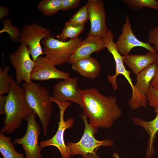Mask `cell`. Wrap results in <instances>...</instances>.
Instances as JSON below:
<instances>
[{
  "instance_id": "20",
  "label": "cell",
  "mask_w": 158,
  "mask_h": 158,
  "mask_svg": "<svg viewBox=\"0 0 158 158\" xmlns=\"http://www.w3.org/2000/svg\"><path fill=\"white\" fill-rule=\"evenodd\" d=\"M0 152L4 158H25L16 151L11 138L4 134H0Z\"/></svg>"
},
{
  "instance_id": "21",
  "label": "cell",
  "mask_w": 158,
  "mask_h": 158,
  "mask_svg": "<svg viewBox=\"0 0 158 158\" xmlns=\"http://www.w3.org/2000/svg\"><path fill=\"white\" fill-rule=\"evenodd\" d=\"M62 0H43L39 2L38 10L45 16H52L61 10Z\"/></svg>"
},
{
  "instance_id": "13",
  "label": "cell",
  "mask_w": 158,
  "mask_h": 158,
  "mask_svg": "<svg viewBox=\"0 0 158 158\" xmlns=\"http://www.w3.org/2000/svg\"><path fill=\"white\" fill-rule=\"evenodd\" d=\"M126 21L121 34L115 43L117 50L123 56L128 55L131 49L136 47H144L149 51H155L150 44L139 40L134 35L128 17L125 14Z\"/></svg>"
},
{
  "instance_id": "11",
  "label": "cell",
  "mask_w": 158,
  "mask_h": 158,
  "mask_svg": "<svg viewBox=\"0 0 158 158\" xmlns=\"http://www.w3.org/2000/svg\"><path fill=\"white\" fill-rule=\"evenodd\" d=\"M86 4L90 23L87 35L102 37L109 30L104 3L102 0H88Z\"/></svg>"
},
{
  "instance_id": "25",
  "label": "cell",
  "mask_w": 158,
  "mask_h": 158,
  "mask_svg": "<svg viewBox=\"0 0 158 158\" xmlns=\"http://www.w3.org/2000/svg\"><path fill=\"white\" fill-rule=\"evenodd\" d=\"M89 20L87 5L80 8L66 24L74 25H84Z\"/></svg>"
},
{
  "instance_id": "7",
  "label": "cell",
  "mask_w": 158,
  "mask_h": 158,
  "mask_svg": "<svg viewBox=\"0 0 158 158\" xmlns=\"http://www.w3.org/2000/svg\"><path fill=\"white\" fill-rule=\"evenodd\" d=\"M51 32L50 30L36 23L23 26L19 42L28 47L29 53L34 61L43 54L41 45V41L50 35Z\"/></svg>"
},
{
  "instance_id": "31",
  "label": "cell",
  "mask_w": 158,
  "mask_h": 158,
  "mask_svg": "<svg viewBox=\"0 0 158 158\" xmlns=\"http://www.w3.org/2000/svg\"><path fill=\"white\" fill-rule=\"evenodd\" d=\"M6 96L0 95V114H5V107Z\"/></svg>"
},
{
  "instance_id": "33",
  "label": "cell",
  "mask_w": 158,
  "mask_h": 158,
  "mask_svg": "<svg viewBox=\"0 0 158 158\" xmlns=\"http://www.w3.org/2000/svg\"><path fill=\"white\" fill-rule=\"evenodd\" d=\"M112 155L114 158H120L117 153H114Z\"/></svg>"
},
{
  "instance_id": "10",
  "label": "cell",
  "mask_w": 158,
  "mask_h": 158,
  "mask_svg": "<svg viewBox=\"0 0 158 158\" xmlns=\"http://www.w3.org/2000/svg\"><path fill=\"white\" fill-rule=\"evenodd\" d=\"M8 58L15 70L17 84L20 85L22 81L32 83L31 75L35 62L30 57L28 47L20 44L15 52L8 54Z\"/></svg>"
},
{
  "instance_id": "34",
  "label": "cell",
  "mask_w": 158,
  "mask_h": 158,
  "mask_svg": "<svg viewBox=\"0 0 158 158\" xmlns=\"http://www.w3.org/2000/svg\"><path fill=\"white\" fill-rule=\"evenodd\" d=\"M51 158H56V157H51Z\"/></svg>"
},
{
  "instance_id": "12",
  "label": "cell",
  "mask_w": 158,
  "mask_h": 158,
  "mask_svg": "<svg viewBox=\"0 0 158 158\" xmlns=\"http://www.w3.org/2000/svg\"><path fill=\"white\" fill-rule=\"evenodd\" d=\"M114 35L112 32H108L102 38L104 41L105 48L112 55L116 64V73L114 75H109L107 76V80L110 83L114 88V90H117L118 87L116 83V78L119 74L123 75L130 84L132 91L134 85L130 77L131 72L127 70L124 65L123 56L119 53L114 42Z\"/></svg>"
},
{
  "instance_id": "2",
  "label": "cell",
  "mask_w": 158,
  "mask_h": 158,
  "mask_svg": "<svg viewBox=\"0 0 158 158\" xmlns=\"http://www.w3.org/2000/svg\"><path fill=\"white\" fill-rule=\"evenodd\" d=\"M10 89L6 96L4 126L0 134H10L19 128L23 120H26L32 112L28 106L24 90L10 76Z\"/></svg>"
},
{
  "instance_id": "30",
  "label": "cell",
  "mask_w": 158,
  "mask_h": 158,
  "mask_svg": "<svg viewBox=\"0 0 158 158\" xmlns=\"http://www.w3.org/2000/svg\"><path fill=\"white\" fill-rule=\"evenodd\" d=\"M157 68L154 76L151 81L150 85L155 90L158 91V53L157 55Z\"/></svg>"
},
{
  "instance_id": "26",
  "label": "cell",
  "mask_w": 158,
  "mask_h": 158,
  "mask_svg": "<svg viewBox=\"0 0 158 158\" xmlns=\"http://www.w3.org/2000/svg\"><path fill=\"white\" fill-rule=\"evenodd\" d=\"M9 71L8 65L4 68H0V95L8 93L9 91L11 76L9 75Z\"/></svg>"
},
{
  "instance_id": "1",
  "label": "cell",
  "mask_w": 158,
  "mask_h": 158,
  "mask_svg": "<svg viewBox=\"0 0 158 158\" xmlns=\"http://www.w3.org/2000/svg\"><path fill=\"white\" fill-rule=\"evenodd\" d=\"M78 89L82 97L83 112L92 126L109 128L121 116L122 110L117 104L116 97L106 96L94 88Z\"/></svg>"
},
{
  "instance_id": "29",
  "label": "cell",
  "mask_w": 158,
  "mask_h": 158,
  "mask_svg": "<svg viewBox=\"0 0 158 158\" xmlns=\"http://www.w3.org/2000/svg\"><path fill=\"white\" fill-rule=\"evenodd\" d=\"M61 10L68 11L78 7L81 1L80 0H62Z\"/></svg>"
},
{
  "instance_id": "23",
  "label": "cell",
  "mask_w": 158,
  "mask_h": 158,
  "mask_svg": "<svg viewBox=\"0 0 158 158\" xmlns=\"http://www.w3.org/2000/svg\"><path fill=\"white\" fill-rule=\"evenodd\" d=\"M121 2L133 10H139L146 7L158 10V1L156 0H123Z\"/></svg>"
},
{
  "instance_id": "6",
  "label": "cell",
  "mask_w": 158,
  "mask_h": 158,
  "mask_svg": "<svg viewBox=\"0 0 158 158\" xmlns=\"http://www.w3.org/2000/svg\"><path fill=\"white\" fill-rule=\"evenodd\" d=\"M51 99L52 102L57 104L59 109V121L58 122V128L53 137L49 139L40 141V145L42 148L49 146H54L59 151L61 158H71L68 147L65 143L64 135L66 129H70L73 126L74 119L71 118L65 121L64 116L66 110L71 105V103L69 101L61 102L53 97H51Z\"/></svg>"
},
{
  "instance_id": "4",
  "label": "cell",
  "mask_w": 158,
  "mask_h": 158,
  "mask_svg": "<svg viewBox=\"0 0 158 158\" xmlns=\"http://www.w3.org/2000/svg\"><path fill=\"white\" fill-rule=\"evenodd\" d=\"M80 116L85 126L82 137L77 142H69L66 144L71 156L80 154L82 158H102L97 154L98 150L101 146H112L114 145V142L108 139L101 141L97 140L94 135L97 133L98 128L88 122V118L83 112Z\"/></svg>"
},
{
  "instance_id": "3",
  "label": "cell",
  "mask_w": 158,
  "mask_h": 158,
  "mask_svg": "<svg viewBox=\"0 0 158 158\" xmlns=\"http://www.w3.org/2000/svg\"><path fill=\"white\" fill-rule=\"evenodd\" d=\"M26 102L39 117L43 127V135L47 134L50 119L53 113L52 101L49 91L37 83L22 84Z\"/></svg>"
},
{
  "instance_id": "17",
  "label": "cell",
  "mask_w": 158,
  "mask_h": 158,
  "mask_svg": "<svg viewBox=\"0 0 158 158\" xmlns=\"http://www.w3.org/2000/svg\"><path fill=\"white\" fill-rule=\"evenodd\" d=\"M157 53L149 51L145 54L128 55L123 56V63L136 75L152 64L157 62Z\"/></svg>"
},
{
  "instance_id": "35",
  "label": "cell",
  "mask_w": 158,
  "mask_h": 158,
  "mask_svg": "<svg viewBox=\"0 0 158 158\" xmlns=\"http://www.w3.org/2000/svg\"></svg>"
},
{
  "instance_id": "22",
  "label": "cell",
  "mask_w": 158,
  "mask_h": 158,
  "mask_svg": "<svg viewBox=\"0 0 158 158\" xmlns=\"http://www.w3.org/2000/svg\"><path fill=\"white\" fill-rule=\"evenodd\" d=\"M85 25H74L65 24L62 32L56 36L58 40L66 41L68 38L73 40L79 37V35L83 32Z\"/></svg>"
},
{
  "instance_id": "8",
  "label": "cell",
  "mask_w": 158,
  "mask_h": 158,
  "mask_svg": "<svg viewBox=\"0 0 158 158\" xmlns=\"http://www.w3.org/2000/svg\"><path fill=\"white\" fill-rule=\"evenodd\" d=\"M36 115L32 112L26 119L27 128L22 137L14 139L15 144L21 145L25 153V158H42L41 152L42 148L38 143L40 134V126L35 119Z\"/></svg>"
},
{
  "instance_id": "9",
  "label": "cell",
  "mask_w": 158,
  "mask_h": 158,
  "mask_svg": "<svg viewBox=\"0 0 158 158\" xmlns=\"http://www.w3.org/2000/svg\"><path fill=\"white\" fill-rule=\"evenodd\" d=\"M157 62L145 69L137 75L136 83L134 85L132 96L128 101L130 108L135 110L145 108L148 104L146 94L157 68Z\"/></svg>"
},
{
  "instance_id": "5",
  "label": "cell",
  "mask_w": 158,
  "mask_h": 158,
  "mask_svg": "<svg viewBox=\"0 0 158 158\" xmlns=\"http://www.w3.org/2000/svg\"><path fill=\"white\" fill-rule=\"evenodd\" d=\"M82 41L79 37L63 42L55 39L54 36L51 34L43 38L41 43L43 54L56 66L67 62Z\"/></svg>"
},
{
  "instance_id": "16",
  "label": "cell",
  "mask_w": 158,
  "mask_h": 158,
  "mask_svg": "<svg viewBox=\"0 0 158 158\" xmlns=\"http://www.w3.org/2000/svg\"><path fill=\"white\" fill-rule=\"evenodd\" d=\"M105 48L102 37L87 35L70 56L67 62L71 64L78 60L90 56L94 52H99Z\"/></svg>"
},
{
  "instance_id": "19",
  "label": "cell",
  "mask_w": 158,
  "mask_h": 158,
  "mask_svg": "<svg viewBox=\"0 0 158 158\" xmlns=\"http://www.w3.org/2000/svg\"><path fill=\"white\" fill-rule=\"evenodd\" d=\"M71 68L83 77L94 79L99 75L100 66L98 61L90 56L78 60L71 64Z\"/></svg>"
},
{
  "instance_id": "32",
  "label": "cell",
  "mask_w": 158,
  "mask_h": 158,
  "mask_svg": "<svg viewBox=\"0 0 158 158\" xmlns=\"http://www.w3.org/2000/svg\"><path fill=\"white\" fill-rule=\"evenodd\" d=\"M10 14V10L6 6H0V19L8 16Z\"/></svg>"
},
{
  "instance_id": "14",
  "label": "cell",
  "mask_w": 158,
  "mask_h": 158,
  "mask_svg": "<svg viewBox=\"0 0 158 158\" xmlns=\"http://www.w3.org/2000/svg\"><path fill=\"white\" fill-rule=\"evenodd\" d=\"M31 75V80L45 81L51 79L65 80L70 73L58 70L46 56H39L35 61Z\"/></svg>"
},
{
  "instance_id": "24",
  "label": "cell",
  "mask_w": 158,
  "mask_h": 158,
  "mask_svg": "<svg viewBox=\"0 0 158 158\" xmlns=\"http://www.w3.org/2000/svg\"><path fill=\"white\" fill-rule=\"evenodd\" d=\"M3 28L0 31V33L7 32L9 35L10 39L14 42H19L20 35L21 30L20 28L12 25L9 18H6L2 21Z\"/></svg>"
},
{
  "instance_id": "15",
  "label": "cell",
  "mask_w": 158,
  "mask_h": 158,
  "mask_svg": "<svg viewBox=\"0 0 158 158\" xmlns=\"http://www.w3.org/2000/svg\"><path fill=\"white\" fill-rule=\"evenodd\" d=\"M78 79L69 77L55 84L53 95L61 102L71 101L83 108V101L80 92L77 87Z\"/></svg>"
},
{
  "instance_id": "28",
  "label": "cell",
  "mask_w": 158,
  "mask_h": 158,
  "mask_svg": "<svg viewBox=\"0 0 158 158\" xmlns=\"http://www.w3.org/2000/svg\"><path fill=\"white\" fill-rule=\"evenodd\" d=\"M148 36V42L153 44L155 51L158 53V25L149 31Z\"/></svg>"
},
{
  "instance_id": "18",
  "label": "cell",
  "mask_w": 158,
  "mask_h": 158,
  "mask_svg": "<svg viewBox=\"0 0 158 158\" xmlns=\"http://www.w3.org/2000/svg\"><path fill=\"white\" fill-rule=\"evenodd\" d=\"M153 107L156 115L152 120L147 121L137 117L132 118L133 123L142 127L148 135L146 158H151L155 154L154 142L158 131V106Z\"/></svg>"
},
{
  "instance_id": "27",
  "label": "cell",
  "mask_w": 158,
  "mask_h": 158,
  "mask_svg": "<svg viewBox=\"0 0 158 158\" xmlns=\"http://www.w3.org/2000/svg\"><path fill=\"white\" fill-rule=\"evenodd\" d=\"M148 104L151 107L158 106V91L150 85L146 94Z\"/></svg>"
}]
</instances>
